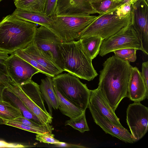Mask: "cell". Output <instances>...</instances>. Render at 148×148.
I'll list each match as a JSON object with an SVG mask.
<instances>
[{
  "label": "cell",
  "instance_id": "6da1fadb",
  "mask_svg": "<svg viewBox=\"0 0 148 148\" xmlns=\"http://www.w3.org/2000/svg\"><path fill=\"white\" fill-rule=\"evenodd\" d=\"M132 67L127 60L113 55L105 61L99 72L97 88L114 112L122 100L128 97Z\"/></svg>",
  "mask_w": 148,
  "mask_h": 148
},
{
  "label": "cell",
  "instance_id": "7a4b0ae2",
  "mask_svg": "<svg viewBox=\"0 0 148 148\" xmlns=\"http://www.w3.org/2000/svg\"><path fill=\"white\" fill-rule=\"evenodd\" d=\"M36 24L20 19L12 14L0 21V50L12 54L32 42Z\"/></svg>",
  "mask_w": 148,
  "mask_h": 148
},
{
  "label": "cell",
  "instance_id": "3957f363",
  "mask_svg": "<svg viewBox=\"0 0 148 148\" xmlns=\"http://www.w3.org/2000/svg\"><path fill=\"white\" fill-rule=\"evenodd\" d=\"M58 51L64 71L88 81L98 75L92 60L84 50L80 39L62 42L58 46Z\"/></svg>",
  "mask_w": 148,
  "mask_h": 148
},
{
  "label": "cell",
  "instance_id": "277c9868",
  "mask_svg": "<svg viewBox=\"0 0 148 148\" xmlns=\"http://www.w3.org/2000/svg\"><path fill=\"white\" fill-rule=\"evenodd\" d=\"M131 12L121 16L116 9L98 16L97 17L79 34L78 40L81 38L92 36L107 39L131 23Z\"/></svg>",
  "mask_w": 148,
  "mask_h": 148
},
{
  "label": "cell",
  "instance_id": "5b68a950",
  "mask_svg": "<svg viewBox=\"0 0 148 148\" xmlns=\"http://www.w3.org/2000/svg\"><path fill=\"white\" fill-rule=\"evenodd\" d=\"M57 90L66 99L83 111L89 104L90 90L78 77L70 73L58 74L52 78Z\"/></svg>",
  "mask_w": 148,
  "mask_h": 148
},
{
  "label": "cell",
  "instance_id": "8992f818",
  "mask_svg": "<svg viewBox=\"0 0 148 148\" xmlns=\"http://www.w3.org/2000/svg\"><path fill=\"white\" fill-rule=\"evenodd\" d=\"M87 15L51 16L52 21L48 28L63 42L77 40L80 33L97 17Z\"/></svg>",
  "mask_w": 148,
  "mask_h": 148
},
{
  "label": "cell",
  "instance_id": "52a82bcc",
  "mask_svg": "<svg viewBox=\"0 0 148 148\" xmlns=\"http://www.w3.org/2000/svg\"><path fill=\"white\" fill-rule=\"evenodd\" d=\"M14 53L47 76L52 77L64 71L49 56L38 47L34 40L25 47Z\"/></svg>",
  "mask_w": 148,
  "mask_h": 148
},
{
  "label": "cell",
  "instance_id": "ba28073f",
  "mask_svg": "<svg viewBox=\"0 0 148 148\" xmlns=\"http://www.w3.org/2000/svg\"><path fill=\"white\" fill-rule=\"evenodd\" d=\"M125 48L140 50L147 55L131 23L108 38L104 40L99 54L103 57L114 50Z\"/></svg>",
  "mask_w": 148,
  "mask_h": 148
},
{
  "label": "cell",
  "instance_id": "9c48e42d",
  "mask_svg": "<svg viewBox=\"0 0 148 148\" xmlns=\"http://www.w3.org/2000/svg\"><path fill=\"white\" fill-rule=\"evenodd\" d=\"M24 92L19 98L25 105L38 119L43 125L51 123L53 117L45 108L40 86L31 80L20 86Z\"/></svg>",
  "mask_w": 148,
  "mask_h": 148
},
{
  "label": "cell",
  "instance_id": "30bf717a",
  "mask_svg": "<svg viewBox=\"0 0 148 148\" xmlns=\"http://www.w3.org/2000/svg\"><path fill=\"white\" fill-rule=\"evenodd\" d=\"M126 122L131 134L137 141L148 131V108L140 102L130 104L126 110Z\"/></svg>",
  "mask_w": 148,
  "mask_h": 148
},
{
  "label": "cell",
  "instance_id": "8fae6325",
  "mask_svg": "<svg viewBox=\"0 0 148 148\" xmlns=\"http://www.w3.org/2000/svg\"><path fill=\"white\" fill-rule=\"evenodd\" d=\"M4 64L11 80L21 86L32 80L39 71L29 63L14 53L8 57Z\"/></svg>",
  "mask_w": 148,
  "mask_h": 148
},
{
  "label": "cell",
  "instance_id": "7c38bea8",
  "mask_svg": "<svg viewBox=\"0 0 148 148\" xmlns=\"http://www.w3.org/2000/svg\"><path fill=\"white\" fill-rule=\"evenodd\" d=\"M146 0H137L132 5L131 23L142 46L148 54V4Z\"/></svg>",
  "mask_w": 148,
  "mask_h": 148
},
{
  "label": "cell",
  "instance_id": "4fadbf2b",
  "mask_svg": "<svg viewBox=\"0 0 148 148\" xmlns=\"http://www.w3.org/2000/svg\"><path fill=\"white\" fill-rule=\"evenodd\" d=\"M34 42L63 70L58 51V46L63 42L57 35L48 28L40 25L36 29Z\"/></svg>",
  "mask_w": 148,
  "mask_h": 148
},
{
  "label": "cell",
  "instance_id": "5bb4252c",
  "mask_svg": "<svg viewBox=\"0 0 148 148\" xmlns=\"http://www.w3.org/2000/svg\"><path fill=\"white\" fill-rule=\"evenodd\" d=\"M97 13L90 0H58L55 15L79 16L91 15Z\"/></svg>",
  "mask_w": 148,
  "mask_h": 148
},
{
  "label": "cell",
  "instance_id": "9a60e30c",
  "mask_svg": "<svg viewBox=\"0 0 148 148\" xmlns=\"http://www.w3.org/2000/svg\"><path fill=\"white\" fill-rule=\"evenodd\" d=\"M89 108L94 122L106 133L116 137L126 143H132L136 141L131 133L123 127L113 124L100 114L90 106Z\"/></svg>",
  "mask_w": 148,
  "mask_h": 148
},
{
  "label": "cell",
  "instance_id": "2e32d148",
  "mask_svg": "<svg viewBox=\"0 0 148 148\" xmlns=\"http://www.w3.org/2000/svg\"><path fill=\"white\" fill-rule=\"evenodd\" d=\"M128 97L134 102H139L148 98L147 89L141 73L136 67L131 68L129 79Z\"/></svg>",
  "mask_w": 148,
  "mask_h": 148
},
{
  "label": "cell",
  "instance_id": "e0dca14e",
  "mask_svg": "<svg viewBox=\"0 0 148 148\" xmlns=\"http://www.w3.org/2000/svg\"><path fill=\"white\" fill-rule=\"evenodd\" d=\"M113 124L123 126L119 119L98 88L90 90L89 105Z\"/></svg>",
  "mask_w": 148,
  "mask_h": 148
},
{
  "label": "cell",
  "instance_id": "ac0fdd59",
  "mask_svg": "<svg viewBox=\"0 0 148 148\" xmlns=\"http://www.w3.org/2000/svg\"><path fill=\"white\" fill-rule=\"evenodd\" d=\"M52 78L47 76L41 79L39 86L43 99L48 106L49 113L52 116V108L58 109L59 101L54 89Z\"/></svg>",
  "mask_w": 148,
  "mask_h": 148
},
{
  "label": "cell",
  "instance_id": "d6986e66",
  "mask_svg": "<svg viewBox=\"0 0 148 148\" xmlns=\"http://www.w3.org/2000/svg\"><path fill=\"white\" fill-rule=\"evenodd\" d=\"M4 101L10 102L12 105L20 110L22 115L40 125H42L37 117L24 104L15 94L6 88L3 93Z\"/></svg>",
  "mask_w": 148,
  "mask_h": 148
},
{
  "label": "cell",
  "instance_id": "ffe728a7",
  "mask_svg": "<svg viewBox=\"0 0 148 148\" xmlns=\"http://www.w3.org/2000/svg\"><path fill=\"white\" fill-rule=\"evenodd\" d=\"M12 14L20 19L39 24L48 28L52 21L51 17L45 13L23 11L17 8Z\"/></svg>",
  "mask_w": 148,
  "mask_h": 148
},
{
  "label": "cell",
  "instance_id": "44dd1931",
  "mask_svg": "<svg viewBox=\"0 0 148 148\" xmlns=\"http://www.w3.org/2000/svg\"><path fill=\"white\" fill-rule=\"evenodd\" d=\"M79 39L84 51L92 60L99 54L104 40L97 36L83 37Z\"/></svg>",
  "mask_w": 148,
  "mask_h": 148
},
{
  "label": "cell",
  "instance_id": "7402d4cb",
  "mask_svg": "<svg viewBox=\"0 0 148 148\" xmlns=\"http://www.w3.org/2000/svg\"><path fill=\"white\" fill-rule=\"evenodd\" d=\"M53 86L59 101L58 109L62 114L69 117L70 119H73L79 116L85 111L65 98L57 90L53 84Z\"/></svg>",
  "mask_w": 148,
  "mask_h": 148
},
{
  "label": "cell",
  "instance_id": "603a6c76",
  "mask_svg": "<svg viewBox=\"0 0 148 148\" xmlns=\"http://www.w3.org/2000/svg\"><path fill=\"white\" fill-rule=\"evenodd\" d=\"M0 124L10 126L36 134L52 133L53 130L52 126L50 124L33 126L13 120H8L0 119Z\"/></svg>",
  "mask_w": 148,
  "mask_h": 148
},
{
  "label": "cell",
  "instance_id": "cb8c5ba5",
  "mask_svg": "<svg viewBox=\"0 0 148 148\" xmlns=\"http://www.w3.org/2000/svg\"><path fill=\"white\" fill-rule=\"evenodd\" d=\"M47 0H14L17 9L22 10L45 13Z\"/></svg>",
  "mask_w": 148,
  "mask_h": 148
},
{
  "label": "cell",
  "instance_id": "d4e9b609",
  "mask_svg": "<svg viewBox=\"0 0 148 148\" xmlns=\"http://www.w3.org/2000/svg\"><path fill=\"white\" fill-rule=\"evenodd\" d=\"M21 116L22 114L18 108L8 101H0V119L13 120Z\"/></svg>",
  "mask_w": 148,
  "mask_h": 148
},
{
  "label": "cell",
  "instance_id": "484cf974",
  "mask_svg": "<svg viewBox=\"0 0 148 148\" xmlns=\"http://www.w3.org/2000/svg\"><path fill=\"white\" fill-rule=\"evenodd\" d=\"M90 1L94 8L99 14L116 9L120 7L121 4V0H90Z\"/></svg>",
  "mask_w": 148,
  "mask_h": 148
},
{
  "label": "cell",
  "instance_id": "4316f807",
  "mask_svg": "<svg viewBox=\"0 0 148 148\" xmlns=\"http://www.w3.org/2000/svg\"><path fill=\"white\" fill-rule=\"evenodd\" d=\"M86 111L79 116L66 121L65 126L69 125L82 133L90 130L86 118Z\"/></svg>",
  "mask_w": 148,
  "mask_h": 148
},
{
  "label": "cell",
  "instance_id": "83f0119b",
  "mask_svg": "<svg viewBox=\"0 0 148 148\" xmlns=\"http://www.w3.org/2000/svg\"><path fill=\"white\" fill-rule=\"evenodd\" d=\"M137 50L133 48H125L113 51L114 55L129 62H135L136 59Z\"/></svg>",
  "mask_w": 148,
  "mask_h": 148
},
{
  "label": "cell",
  "instance_id": "f1b7e54d",
  "mask_svg": "<svg viewBox=\"0 0 148 148\" xmlns=\"http://www.w3.org/2000/svg\"><path fill=\"white\" fill-rule=\"evenodd\" d=\"M54 135L52 133L38 134L36 135L35 139L41 143L56 144L60 141L54 137Z\"/></svg>",
  "mask_w": 148,
  "mask_h": 148
},
{
  "label": "cell",
  "instance_id": "f546056e",
  "mask_svg": "<svg viewBox=\"0 0 148 148\" xmlns=\"http://www.w3.org/2000/svg\"><path fill=\"white\" fill-rule=\"evenodd\" d=\"M58 0H47L45 13L50 17L55 15V12Z\"/></svg>",
  "mask_w": 148,
  "mask_h": 148
},
{
  "label": "cell",
  "instance_id": "4dcf8cb0",
  "mask_svg": "<svg viewBox=\"0 0 148 148\" xmlns=\"http://www.w3.org/2000/svg\"><path fill=\"white\" fill-rule=\"evenodd\" d=\"M137 0H131L116 9L117 12L121 16H125L131 12L132 4Z\"/></svg>",
  "mask_w": 148,
  "mask_h": 148
},
{
  "label": "cell",
  "instance_id": "1f68e13d",
  "mask_svg": "<svg viewBox=\"0 0 148 148\" xmlns=\"http://www.w3.org/2000/svg\"><path fill=\"white\" fill-rule=\"evenodd\" d=\"M143 78L146 87L148 89V61L143 62L142 65V72Z\"/></svg>",
  "mask_w": 148,
  "mask_h": 148
},
{
  "label": "cell",
  "instance_id": "d6a6232c",
  "mask_svg": "<svg viewBox=\"0 0 148 148\" xmlns=\"http://www.w3.org/2000/svg\"><path fill=\"white\" fill-rule=\"evenodd\" d=\"M10 79L5 65L4 64L0 63V80L5 81Z\"/></svg>",
  "mask_w": 148,
  "mask_h": 148
},
{
  "label": "cell",
  "instance_id": "836d02e7",
  "mask_svg": "<svg viewBox=\"0 0 148 148\" xmlns=\"http://www.w3.org/2000/svg\"><path fill=\"white\" fill-rule=\"evenodd\" d=\"M13 120L31 126L37 127L42 125L38 124L30 120L25 118L23 116H20Z\"/></svg>",
  "mask_w": 148,
  "mask_h": 148
},
{
  "label": "cell",
  "instance_id": "e575fe53",
  "mask_svg": "<svg viewBox=\"0 0 148 148\" xmlns=\"http://www.w3.org/2000/svg\"><path fill=\"white\" fill-rule=\"evenodd\" d=\"M27 147L20 144L8 143L3 140H0V148H24Z\"/></svg>",
  "mask_w": 148,
  "mask_h": 148
},
{
  "label": "cell",
  "instance_id": "d590c367",
  "mask_svg": "<svg viewBox=\"0 0 148 148\" xmlns=\"http://www.w3.org/2000/svg\"><path fill=\"white\" fill-rule=\"evenodd\" d=\"M57 146L65 147L72 148H82L86 147H85L81 146L78 145H76L71 144H69L66 143L60 142L59 143L55 144Z\"/></svg>",
  "mask_w": 148,
  "mask_h": 148
},
{
  "label": "cell",
  "instance_id": "8d00e7d4",
  "mask_svg": "<svg viewBox=\"0 0 148 148\" xmlns=\"http://www.w3.org/2000/svg\"><path fill=\"white\" fill-rule=\"evenodd\" d=\"M8 54L6 51L0 50V63L4 64L9 56Z\"/></svg>",
  "mask_w": 148,
  "mask_h": 148
},
{
  "label": "cell",
  "instance_id": "74e56055",
  "mask_svg": "<svg viewBox=\"0 0 148 148\" xmlns=\"http://www.w3.org/2000/svg\"><path fill=\"white\" fill-rule=\"evenodd\" d=\"M8 80L6 81L0 80V101H4L3 97V93L4 90L6 88L5 83Z\"/></svg>",
  "mask_w": 148,
  "mask_h": 148
},
{
  "label": "cell",
  "instance_id": "f35d334b",
  "mask_svg": "<svg viewBox=\"0 0 148 148\" xmlns=\"http://www.w3.org/2000/svg\"><path fill=\"white\" fill-rule=\"evenodd\" d=\"M131 0H121V4L120 5V6L121 5H123V4L127 3L129 1H130Z\"/></svg>",
  "mask_w": 148,
  "mask_h": 148
},
{
  "label": "cell",
  "instance_id": "ab89813d",
  "mask_svg": "<svg viewBox=\"0 0 148 148\" xmlns=\"http://www.w3.org/2000/svg\"><path fill=\"white\" fill-rule=\"evenodd\" d=\"M116 0V1H120V0Z\"/></svg>",
  "mask_w": 148,
  "mask_h": 148
},
{
  "label": "cell",
  "instance_id": "60d3db41",
  "mask_svg": "<svg viewBox=\"0 0 148 148\" xmlns=\"http://www.w3.org/2000/svg\"><path fill=\"white\" fill-rule=\"evenodd\" d=\"M148 2V0H146Z\"/></svg>",
  "mask_w": 148,
  "mask_h": 148
},
{
  "label": "cell",
  "instance_id": "b9f144b4",
  "mask_svg": "<svg viewBox=\"0 0 148 148\" xmlns=\"http://www.w3.org/2000/svg\"><path fill=\"white\" fill-rule=\"evenodd\" d=\"M2 0H0V2Z\"/></svg>",
  "mask_w": 148,
  "mask_h": 148
}]
</instances>
